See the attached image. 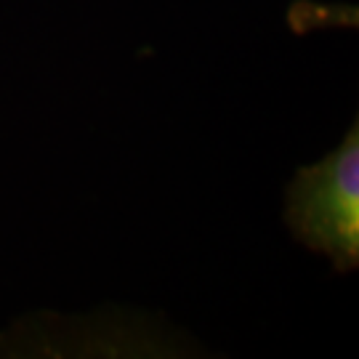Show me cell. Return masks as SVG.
Listing matches in <instances>:
<instances>
[{"label": "cell", "instance_id": "1", "mask_svg": "<svg viewBox=\"0 0 359 359\" xmlns=\"http://www.w3.org/2000/svg\"><path fill=\"white\" fill-rule=\"evenodd\" d=\"M285 218L301 243L327 256L338 269L359 261V130L320 163L301 168L287 189Z\"/></svg>", "mask_w": 359, "mask_h": 359}]
</instances>
